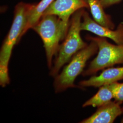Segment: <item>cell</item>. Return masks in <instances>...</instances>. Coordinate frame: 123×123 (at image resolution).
Returning <instances> with one entry per match:
<instances>
[{
    "label": "cell",
    "mask_w": 123,
    "mask_h": 123,
    "mask_svg": "<svg viewBox=\"0 0 123 123\" xmlns=\"http://www.w3.org/2000/svg\"><path fill=\"white\" fill-rule=\"evenodd\" d=\"M98 50L97 43L90 41V43L85 48L76 53L61 73L55 77L53 84L55 92H62L67 88L75 87V80L84 71L87 61Z\"/></svg>",
    "instance_id": "277c9868"
},
{
    "label": "cell",
    "mask_w": 123,
    "mask_h": 123,
    "mask_svg": "<svg viewBox=\"0 0 123 123\" xmlns=\"http://www.w3.org/2000/svg\"><path fill=\"white\" fill-rule=\"evenodd\" d=\"M122 114L123 109L120 104L116 101H111L98 107L94 113L80 123H112Z\"/></svg>",
    "instance_id": "ba28073f"
},
{
    "label": "cell",
    "mask_w": 123,
    "mask_h": 123,
    "mask_svg": "<svg viewBox=\"0 0 123 123\" xmlns=\"http://www.w3.org/2000/svg\"><path fill=\"white\" fill-rule=\"evenodd\" d=\"M123 79V67L111 68L103 71L100 74L91 77L87 80L80 82L82 87H100L101 86L111 84Z\"/></svg>",
    "instance_id": "9c48e42d"
},
{
    "label": "cell",
    "mask_w": 123,
    "mask_h": 123,
    "mask_svg": "<svg viewBox=\"0 0 123 123\" xmlns=\"http://www.w3.org/2000/svg\"><path fill=\"white\" fill-rule=\"evenodd\" d=\"M84 10H79L71 18L67 34L59 46L54 64L51 69L50 75L53 77H55L62 66L69 61L71 58L88 45L80 36L81 24Z\"/></svg>",
    "instance_id": "3957f363"
},
{
    "label": "cell",
    "mask_w": 123,
    "mask_h": 123,
    "mask_svg": "<svg viewBox=\"0 0 123 123\" xmlns=\"http://www.w3.org/2000/svg\"><path fill=\"white\" fill-rule=\"evenodd\" d=\"M110 84L113 98L116 102L121 104L123 102V83H119L117 81Z\"/></svg>",
    "instance_id": "4fadbf2b"
},
{
    "label": "cell",
    "mask_w": 123,
    "mask_h": 123,
    "mask_svg": "<svg viewBox=\"0 0 123 123\" xmlns=\"http://www.w3.org/2000/svg\"><path fill=\"white\" fill-rule=\"evenodd\" d=\"M122 0H100L104 8L109 7L113 5L119 3Z\"/></svg>",
    "instance_id": "5bb4252c"
},
{
    "label": "cell",
    "mask_w": 123,
    "mask_h": 123,
    "mask_svg": "<svg viewBox=\"0 0 123 123\" xmlns=\"http://www.w3.org/2000/svg\"><path fill=\"white\" fill-rule=\"evenodd\" d=\"M113 95L110 84H105L101 86L98 92L86 101L83 105V107L92 106L98 108L112 101Z\"/></svg>",
    "instance_id": "7c38bea8"
},
{
    "label": "cell",
    "mask_w": 123,
    "mask_h": 123,
    "mask_svg": "<svg viewBox=\"0 0 123 123\" xmlns=\"http://www.w3.org/2000/svg\"><path fill=\"white\" fill-rule=\"evenodd\" d=\"M55 0H41L38 3L34 4L28 14L26 24L22 34L21 37L30 29H32L33 26L39 22L45 11Z\"/></svg>",
    "instance_id": "30bf717a"
},
{
    "label": "cell",
    "mask_w": 123,
    "mask_h": 123,
    "mask_svg": "<svg viewBox=\"0 0 123 123\" xmlns=\"http://www.w3.org/2000/svg\"><path fill=\"white\" fill-rule=\"evenodd\" d=\"M93 20L102 26L114 29V25L110 16L105 12L100 0H87Z\"/></svg>",
    "instance_id": "8fae6325"
},
{
    "label": "cell",
    "mask_w": 123,
    "mask_h": 123,
    "mask_svg": "<svg viewBox=\"0 0 123 123\" xmlns=\"http://www.w3.org/2000/svg\"><path fill=\"white\" fill-rule=\"evenodd\" d=\"M87 39L94 41L98 46L96 57L91 62L88 68L83 73L84 76L96 74L99 71L123 63V45L111 44L106 38L87 37Z\"/></svg>",
    "instance_id": "5b68a950"
},
{
    "label": "cell",
    "mask_w": 123,
    "mask_h": 123,
    "mask_svg": "<svg viewBox=\"0 0 123 123\" xmlns=\"http://www.w3.org/2000/svg\"><path fill=\"white\" fill-rule=\"evenodd\" d=\"M69 26L57 16L46 15L43 16L32 28L43 42L48 65L50 69L53 58L58 51L59 43L65 38Z\"/></svg>",
    "instance_id": "7a4b0ae2"
},
{
    "label": "cell",
    "mask_w": 123,
    "mask_h": 123,
    "mask_svg": "<svg viewBox=\"0 0 123 123\" xmlns=\"http://www.w3.org/2000/svg\"><path fill=\"white\" fill-rule=\"evenodd\" d=\"M122 109H123V108H122ZM122 121V122H122V123H123V119H122V121Z\"/></svg>",
    "instance_id": "9a60e30c"
},
{
    "label": "cell",
    "mask_w": 123,
    "mask_h": 123,
    "mask_svg": "<svg viewBox=\"0 0 123 123\" xmlns=\"http://www.w3.org/2000/svg\"><path fill=\"white\" fill-rule=\"evenodd\" d=\"M81 24V31H89L98 37L108 38L117 44L123 45V23L119 25L116 30L102 26L96 22L84 10Z\"/></svg>",
    "instance_id": "52a82bcc"
},
{
    "label": "cell",
    "mask_w": 123,
    "mask_h": 123,
    "mask_svg": "<svg viewBox=\"0 0 123 123\" xmlns=\"http://www.w3.org/2000/svg\"><path fill=\"white\" fill-rule=\"evenodd\" d=\"M34 4L21 2L14 10L13 22L2 43L0 52V85L4 87L10 83L8 64L13 48L19 42L26 24L28 13Z\"/></svg>",
    "instance_id": "6da1fadb"
},
{
    "label": "cell",
    "mask_w": 123,
    "mask_h": 123,
    "mask_svg": "<svg viewBox=\"0 0 123 123\" xmlns=\"http://www.w3.org/2000/svg\"><path fill=\"white\" fill-rule=\"evenodd\" d=\"M88 7L87 0H55L45 11L43 16H57L65 23L69 25L70 18L75 12Z\"/></svg>",
    "instance_id": "8992f818"
}]
</instances>
